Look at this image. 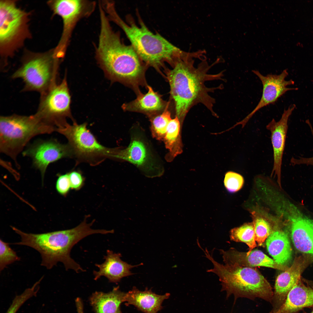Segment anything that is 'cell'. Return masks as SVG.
<instances>
[{
    "instance_id": "cell-1",
    "label": "cell",
    "mask_w": 313,
    "mask_h": 313,
    "mask_svg": "<svg viewBox=\"0 0 313 313\" xmlns=\"http://www.w3.org/2000/svg\"><path fill=\"white\" fill-rule=\"evenodd\" d=\"M192 59L177 61L173 69L166 72L167 78L170 86V93L173 100L176 116L182 123L187 114L194 105L199 103L204 105L214 116L213 110L215 99L209 94L221 85L209 88L205 85L208 81L222 80L223 72L216 74H209L212 65L203 62L195 68Z\"/></svg>"
},
{
    "instance_id": "cell-2",
    "label": "cell",
    "mask_w": 313,
    "mask_h": 313,
    "mask_svg": "<svg viewBox=\"0 0 313 313\" xmlns=\"http://www.w3.org/2000/svg\"><path fill=\"white\" fill-rule=\"evenodd\" d=\"M100 30L95 57L111 79L137 86L143 83L145 68L132 46L122 41L115 32L106 14L100 15Z\"/></svg>"
},
{
    "instance_id": "cell-3",
    "label": "cell",
    "mask_w": 313,
    "mask_h": 313,
    "mask_svg": "<svg viewBox=\"0 0 313 313\" xmlns=\"http://www.w3.org/2000/svg\"><path fill=\"white\" fill-rule=\"evenodd\" d=\"M86 215L83 221L71 229L41 234L26 233L12 227V230L21 238L20 241L14 243L30 247L41 254V265L51 269L59 262L63 264L66 270H74L77 273L84 272L80 265L72 259L70 252L73 247L83 238L94 234H106V230H94L91 227L95 220L87 223Z\"/></svg>"
},
{
    "instance_id": "cell-4",
    "label": "cell",
    "mask_w": 313,
    "mask_h": 313,
    "mask_svg": "<svg viewBox=\"0 0 313 313\" xmlns=\"http://www.w3.org/2000/svg\"><path fill=\"white\" fill-rule=\"evenodd\" d=\"M105 12L109 20L123 31L131 45L147 65L158 69L164 62H167L173 66L183 57V52L159 34L152 32L141 19L139 20V26L130 18L126 23L118 14L114 5L108 7Z\"/></svg>"
},
{
    "instance_id": "cell-5",
    "label": "cell",
    "mask_w": 313,
    "mask_h": 313,
    "mask_svg": "<svg viewBox=\"0 0 313 313\" xmlns=\"http://www.w3.org/2000/svg\"><path fill=\"white\" fill-rule=\"evenodd\" d=\"M201 249L205 256L214 266L207 272L215 274L219 277L221 283V290L226 292L227 298L233 295L234 303L238 298H243L252 300L260 298L272 303L273 294L272 288L258 270L252 267L235 264H221L214 259L207 248Z\"/></svg>"
},
{
    "instance_id": "cell-6",
    "label": "cell",
    "mask_w": 313,
    "mask_h": 313,
    "mask_svg": "<svg viewBox=\"0 0 313 313\" xmlns=\"http://www.w3.org/2000/svg\"><path fill=\"white\" fill-rule=\"evenodd\" d=\"M56 128L36 114L29 116L14 114L0 118V151L18 166L17 158L29 141L39 134H50Z\"/></svg>"
},
{
    "instance_id": "cell-7",
    "label": "cell",
    "mask_w": 313,
    "mask_h": 313,
    "mask_svg": "<svg viewBox=\"0 0 313 313\" xmlns=\"http://www.w3.org/2000/svg\"><path fill=\"white\" fill-rule=\"evenodd\" d=\"M128 146L114 148L110 158L134 165L148 177L161 176L164 172L162 162L142 128L137 125L132 128Z\"/></svg>"
},
{
    "instance_id": "cell-8",
    "label": "cell",
    "mask_w": 313,
    "mask_h": 313,
    "mask_svg": "<svg viewBox=\"0 0 313 313\" xmlns=\"http://www.w3.org/2000/svg\"><path fill=\"white\" fill-rule=\"evenodd\" d=\"M59 60L46 55L32 57L23 62L12 78L23 80V91H35L41 94L57 84Z\"/></svg>"
},
{
    "instance_id": "cell-9",
    "label": "cell",
    "mask_w": 313,
    "mask_h": 313,
    "mask_svg": "<svg viewBox=\"0 0 313 313\" xmlns=\"http://www.w3.org/2000/svg\"><path fill=\"white\" fill-rule=\"evenodd\" d=\"M63 135L73 152L74 157L79 162L97 165L107 158H110L113 148L103 146L97 141L87 128L85 123L78 124L74 122L70 125L67 123L56 131Z\"/></svg>"
},
{
    "instance_id": "cell-10",
    "label": "cell",
    "mask_w": 313,
    "mask_h": 313,
    "mask_svg": "<svg viewBox=\"0 0 313 313\" xmlns=\"http://www.w3.org/2000/svg\"><path fill=\"white\" fill-rule=\"evenodd\" d=\"M27 14L12 1L0 3V45L3 56H9L28 35Z\"/></svg>"
},
{
    "instance_id": "cell-11",
    "label": "cell",
    "mask_w": 313,
    "mask_h": 313,
    "mask_svg": "<svg viewBox=\"0 0 313 313\" xmlns=\"http://www.w3.org/2000/svg\"><path fill=\"white\" fill-rule=\"evenodd\" d=\"M71 99L67 81L65 77L57 84L41 94L39 106L35 113L47 123L57 128L67 123V117H71Z\"/></svg>"
},
{
    "instance_id": "cell-12",
    "label": "cell",
    "mask_w": 313,
    "mask_h": 313,
    "mask_svg": "<svg viewBox=\"0 0 313 313\" xmlns=\"http://www.w3.org/2000/svg\"><path fill=\"white\" fill-rule=\"evenodd\" d=\"M49 3L54 13L60 16L63 20L62 34L55 52L58 57L62 58L77 23L81 19L92 13L96 2L88 0H58Z\"/></svg>"
},
{
    "instance_id": "cell-13",
    "label": "cell",
    "mask_w": 313,
    "mask_h": 313,
    "mask_svg": "<svg viewBox=\"0 0 313 313\" xmlns=\"http://www.w3.org/2000/svg\"><path fill=\"white\" fill-rule=\"evenodd\" d=\"M22 154L32 159L33 166L39 170L42 179L51 163L63 158L74 157L68 144L61 143L54 139L37 140L23 151Z\"/></svg>"
},
{
    "instance_id": "cell-14",
    "label": "cell",
    "mask_w": 313,
    "mask_h": 313,
    "mask_svg": "<svg viewBox=\"0 0 313 313\" xmlns=\"http://www.w3.org/2000/svg\"><path fill=\"white\" fill-rule=\"evenodd\" d=\"M252 72L261 81L263 86L261 99L254 110L241 121L235 125H241L243 128L253 116L261 108L275 103L281 96L287 92L297 90V88L288 87L293 85L294 82L292 79L286 80L285 79L288 74L287 70L285 69L279 74H269L265 76L262 74L258 70H253Z\"/></svg>"
},
{
    "instance_id": "cell-15",
    "label": "cell",
    "mask_w": 313,
    "mask_h": 313,
    "mask_svg": "<svg viewBox=\"0 0 313 313\" xmlns=\"http://www.w3.org/2000/svg\"><path fill=\"white\" fill-rule=\"evenodd\" d=\"M310 260L305 256L296 257L291 266L277 277L269 313H275L285 303L288 294L301 279L302 272Z\"/></svg>"
},
{
    "instance_id": "cell-16",
    "label": "cell",
    "mask_w": 313,
    "mask_h": 313,
    "mask_svg": "<svg viewBox=\"0 0 313 313\" xmlns=\"http://www.w3.org/2000/svg\"><path fill=\"white\" fill-rule=\"evenodd\" d=\"M296 107L295 104L290 105L287 109L284 110L278 121L273 119L266 126V129L271 133L273 152V166L272 174L277 176L280 186L282 160L288 128V121Z\"/></svg>"
},
{
    "instance_id": "cell-17",
    "label": "cell",
    "mask_w": 313,
    "mask_h": 313,
    "mask_svg": "<svg viewBox=\"0 0 313 313\" xmlns=\"http://www.w3.org/2000/svg\"><path fill=\"white\" fill-rule=\"evenodd\" d=\"M219 251L225 263L252 267L263 266L283 271L289 268L279 265L262 252L257 250L243 252L231 248L227 251L220 249Z\"/></svg>"
},
{
    "instance_id": "cell-18",
    "label": "cell",
    "mask_w": 313,
    "mask_h": 313,
    "mask_svg": "<svg viewBox=\"0 0 313 313\" xmlns=\"http://www.w3.org/2000/svg\"><path fill=\"white\" fill-rule=\"evenodd\" d=\"M119 253H114L110 250H107L104 256L105 261L101 264H96L99 269L98 271L93 272L94 279L96 280L102 276L107 278L110 282L117 283L123 278L132 274L130 270L140 265H132L122 261Z\"/></svg>"
},
{
    "instance_id": "cell-19",
    "label": "cell",
    "mask_w": 313,
    "mask_h": 313,
    "mask_svg": "<svg viewBox=\"0 0 313 313\" xmlns=\"http://www.w3.org/2000/svg\"><path fill=\"white\" fill-rule=\"evenodd\" d=\"M170 296L168 293L162 295L156 294L147 288L144 291H140L134 287L126 292L125 305H133L144 313H157L163 308V301Z\"/></svg>"
},
{
    "instance_id": "cell-20",
    "label": "cell",
    "mask_w": 313,
    "mask_h": 313,
    "mask_svg": "<svg viewBox=\"0 0 313 313\" xmlns=\"http://www.w3.org/2000/svg\"><path fill=\"white\" fill-rule=\"evenodd\" d=\"M291 233L295 248L313 261V221L305 218L294 219Z\"/></svg>"
},
{
    "instance_id": "cell-21",
    "label": "cell",
    "mask_w": 313,
    "mask_h": 313,
    "mask_svg": "<svg viewBox=\"0 0 313 313\" xmlns=\"http://www.w3.org/2000/svg\"><path fill=\"white\" fill-rule=\"evenodd\" d=\"M313 307V286L300 279L289 292L285 301L275 313H299L306 307Z\"/></svg>"
},
{
    "instance_id": "cell-22",
    "label": "cell",
    "mask_w": 313,
    "mask_h": 313,
    "mask_svg": "<svg viewBox=\"0 0 313 313\" xmlns=\"http://www.w3.org/2000/svg\"><path fill=\"white\" fill-rule=\"evenodd\" d=\"M126 294L118 286L107 293L95 292L90 297L89 301L95 313H122L121 305L125 302Z\"/></svg>"
},
{
    "instance_id": "cell-23",
    "label": "cell",
    "mask_w": 313,
    "mask_h": 313,
    "mask_svg": "<svg viewBox=\"0 0 313 313\" xmlns=\"http://www.w3.org/2000/svg\"><path fill=\"white\" fill-rule=\"evenodd\" d=\"M148 91L145 94L139 92L137 98L123 105L125 111L135 112L145 114L150 117L163 111L168 103L166 104L160 95L152 88L148 86Z\"/></svg>"
},
{
    "instance_id": "cell-24",
    "label": "cell",
    "mask_w": 313,
    "mask_h": 313,
    "mask_svg": "<svg viewBox=\"0 0 313 313\" xmlns=\"http://www.w3.org/2000/svg\"><path fill=\"white\" fill-rule=\"evenodd\" d=\"M267 249L274 260L279 265H287L292 257V248L287 234L280 230L273 231L266 241Z\"/></svg>"
},
{
    "instance_id": "cell-25",
    "label": "cell",
    "mask_w": 313,
    "mask_h": 313,
    "mask_svg": "<svg viewBox=\"0 0 313 313\" xmlns=\"http://www.w3.org/2000/svg\"><path fill=\"white\" fill-rule=\"evenodd\" d=\"M181 126L180 122L176 116L172 119L168 124L163 140L168 151L165 157L168 162L172 161L182 152Z\"/></svg>"
},
{
    "instance_id": "cell-26",
    "label": "cell",
    "mask_w": 313,
    "mask_h": 313,
    "mask_svg": "<svg viewBox=\"0 0 313 313\" xmlns=\"http://www.w3.org/2000/svg\"><path fill=\"white\" fill-rule=\"evenodd\" d=\"M230 238L232 241L246 244L249 247L248 252L252 251L256 246L253 222L246 223L231 229Z\"/></svg>"
},
{
    "instance_id": "cell-27",
    "label": "cell",
    "mask_w": 313,
    "mask_h": 313,
    "mask_svg": "<svg viewBox=\"0 0 313 313\" xmlns=\"http://www.w3.org/2000/svg\"><path fill=\"white\" fill-rule=\"evenodd\" d=\"M168 105L160 114L150 117V130L152 137L155 139L163 140L168 124L172 119L171 113L168 110Z\"/></svg>"
},
{
    "instance_id": "cell-28",
    "label": "cell",
    "mask_w": 313,
    "mask_h": 313,
    "mask_svg": "<svg viewBox=\"0 0 313 313\" xmlns=\"http://www.w3.org/2000/svg\"><path fill=\"white\" fill-rule=\"evenodd\" d=\"M43 276L31 287L26 289L21 294L17 295L6 313H16L21 306L27 300L35 296L39 290V285L43 278Z\"/></svg>"
},
{
    "instance_id": "cell-29",
    "label": "cell",
    "mask_w": 313,
    "mask_h": 313,
    "mask_svg": "<svg viewBox=\"0 0 313 313\" xmlns=\"http://www.w3.org/2000/svg\"><path fill=\"white\" fill-rule=\"evenodd\" d=\"M254 224L256 241L259 246H261L272 231L269 223L265 219L254 216Z\"/></svg>"
},
{
    "instance_id": "cell-30",
    "label": "cell",
    "mask_w": 313,
    "mask_h": 313,
    "mask_svg": "<svg viewBox=\"0 0 313 313\" xmlns=\"http://www.w3.org/2000/svg\"><path fill=\"white\" fill-rule=\"evenodd\" d=\"M9 244L0 239V271L1 272L8 265L20 258L16 252L10 246Z\"/></svg>"
},
{
    "instance_id": "cell-31",
    "label": "cell",
    "mask_w": 313,
    "mask_h": 313,
    "mask_svg": "<svg viewBox=\"0 0 313 313\" xmlns=\"http://www.w3.org/2000/svg\"><path fill=\"white\" fill-rule=\"evenodd\" d=\"M224 183L228 191L230 192H235L240 190L242 187L244 179L240 174L229 171L225 174Z\"/></svg>"
},
{
    "instance_id": "cell-32",
    "label": "cell",
    "mask_w": 313,
    "mask_h": 313,
    "mask_svg": "<svg viewBox=\"0 0 313 313\" xmlns=\"http://www.w3.org/2000/svg\"><path fill=\"white\" fill-rule=\"evenodd\" d=\"M58 192L63 196L66 195L71 188L68 173L58 176L56 183Z\"/></svg>"
},
{
    "instance_id": "cell-33",
    "label": "cell",
    "mask_w": 313,
    "mask_h": 313,
    "mask_svg": "<svg viewBox=\"0 0 313 313\" xmlns=\"http://www.w3.org/2000/svg\"><path fill=\"white\" fill-rule=\"evenodd\" d=\"M68 173L71 188L75 190H79L84 183V178L79 172L74 171Z\"/></svg>"
},
{
    "instance_id": "cell-34",
    "label": "cell",
    "mask_w": 313,
    "mask_h": 313,
    "mask_svg": "<svg viewBox=\"0 0 313 313\" xmlns=\"http://www.w3.org/2000/svg\"><path fill=\"white\" fill-rule=\"evenodd\" d=\"M306 123L309 126L312 134L313 136V129L310 122L309 120H307L306 121ZM290 162L293 165L304 164L307 165H310L313 166V156L309 158L299 157V159H296L293 157L291 159Z\"/></svg>"
},
{
    "instance_id": "cell-35",
    "label": "cell",
    "mask_w": 313,
    "mask_h": 313,
    "mask_svg": "<svg viewBox=\"0 0 313 313\" xmlns=\"http://www.w3.org/2000/svg\"><path fill=\"white\" fill-rule=\"evenodd\" d=\"M77 313H84V306L83 301L80 298H78L75 301Z\"/></svg>"
},
{
    "instance_id": "cell-36",
    "label": "cell",
    "mask_w": 313,
    "mask_h": 313,
    "mask_svg": "<svg viewBox=\"0 0 313 313\" xmlns=\"http://www.w3.org/2000/svg\"><path fill=\"white\" fill-rule=\"evenodd\" d=\"M310 313H313V310Z\"/></svg>"
}]
</instances>
